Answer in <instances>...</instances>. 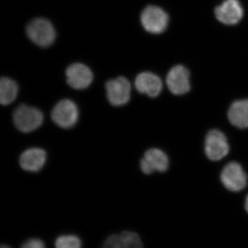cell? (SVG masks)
I'll list each match as a JSON object with an SVG mask.
<instances>
[{
  "label": "cell",
  "mask_w": 248,
  "mask_h": 248,
  "mask_svg": "<svg viewBox=\"0 0 248 248\" xmlns=\"http://www.w3.org/2000/svg\"><path fill=\"white\" fill-rule=\"evenodd\" d=\"M135 85L139 92L152 98L158 97L163 89L162 81L159 77L151 72L139 74L135 79Z\"/></svg>",
  "instance_id": "7c38bea8"
},
{
  "label": "cell",
  "mask_w": 248,
  "mask_h": 248,
  "mask_svg": "<svg viewBox=\"0 0 248 248\" xmlns=\"http://www.w3.org/2000/svg\"><path fill=\"white\" fill-rule=\"evenodd\" d=\"M222 185L232 192H239L247 187L248 177L244 168L236 161L228 163L220 174Z\"/></svg>",
  "instance_id": "3957f363"
},
{
  "label": "cell",
  "mask_w": 248,
  "mask_h": 248,
  "mask_svg": "<svg viewBox=\"0 0 248 248\" xmlns=\"http://www.w3.org/2000/svg\"><path fill=\"white\" fill-rule=\"evenodd\" d=\"M51 118L54 123L60 128H73L79 119L78 106L70 99L60 101L52 110Z\"/></svg>",
  "instance_id": "5b68a950"
},
{
  "label": "cell",
  "mask_w": 248,
  "mask_h": 248,
  "mask_svg": "<svg viewBox=\"0 0 248 248\" xmlns=\"http://www.w3.org/2000/svg\"><path fill=\"white\" fill-rule=\"evenodd\" d=\"M169 156L159 148L148 149L140 161V169L146 174L154 172H165L169 169Z\"/></svg>",
  "instance_id": "ba28073f"
},
{
  "label": "cell",
  "mask_w": 248,
  "mask_h": 248,
  "mask_svg": "<svg viewBox=\"0 0 248 248\" xmlns=\"http://www.w3.org/2000/svg\"><path fill=\"white\" fill-rule=\"evenodd\" d=\"M21 248H46V246L42 240L32 238L25 241Z\"/></svg>",
  "instance_id": "d6986e66"
},
{
  "label": "cell",
  "mask_w": 248,
  "mask_h": 248,
  "mask_svg": "<svg viewBox=\"0 0 248 248\" xmlns=\"http://www.w3.org/2000/svg\"><path fill=\"white\" fill-rule=\"evenodd\" d=\"M231 151L226 135L218 129H212L205 135L204 153L209 160L218 161L224 159Z\"/></svg>",
  "instance_id": "7a4b0ae2"
},
{
  "label": "cell",
  "mask_w": 248,
  "mask_h": 248,
  "mask_svg": "<svg viewBox=\"0 0 248 248\" xmlns=\"http://www.w3.org/2000/svg\"><path fill=\"white\" fill-rule=\"evenodd\" d=\"M1 248H11L10 246L7 245H1Z\"/></svg>",
  "instance_id": "44dd1931"
},
{
  "label": "cell",
  "mask_w": 248,
  "mask_h": 248,
  "mask_svg": "<svg viewBox=\"0 0 248 248\" xmlns=\"http://www.w3.org/2000/svg\"><path fill=\"white\" fill-rule=\"evenodd\" d=\"M141 22L145 30L153 34L164 32L169 24L167 14L156 6H148L141 15Z\"/></svg>",
  "instance_id": "52a82bcc"
},
{
  "label": "cell",
  "mask_w": 248,
  "mask_h": 248,
  "mask_svg": "<svg viewBox=\"0 0 248 248\" xmlns=\"http://www.w3.org/2000/svg\"><path fill=\"white\" fill-rule=\"evenodd\" d=\"M230 123L236 128H248V99H239L232 103L228 110Z\"/></svg>",
  "instance_id": "5bb4252c"
},
{
  "label": "cell",
  "mask_w": 248,
  "mask_h": 248,
  "mask_svg": "<svg viewBox=\"0 0 248 248\" xmlns=\"http://www.w3.org/2000/svg\"><path fill=\"white\" fill-rule=\"evenodd\" d=\"M47 155L45 150L31 148L23 152L19 157L21 168L28 172H38L45 166Z\"/></svg>",
  "instance_id": "4fadbf2b"
},
{
  "label": "cell",
  "mask_w": 248,
  "mask_h": 248,
  "mask_svg": "<svg viewBox=\"0 0 248 248\" xmlns=\"http://www.w3.org/2000/svg\"><path fill=\"white\" fill-rule=\"evenodd\" d=\"M17 94V83L9 78H1L0 81V103L1 105L8 106L14 102Z\"/></svg>",
  "instance_id": "9a60e30c"
},
{
  "label": "cell",
  "mask_w": 248,
  "mask_h": 248,
  "mask_svg": "<svg viewBox=\"0 0 248 248\" xmlns=\"http://www.w3.org/2000/svg\"><path fill=\"white\" fill-rule=\"evenodd\" d=\"M13 120L19 131L24 133H31L42 125L44 115L37 108L21 104L15 110Z\"/></svg>",
  "instance_id": "6da1fadb"
},
{
  "label": "cell",
  "mask_w": 248,
  "mask_h": 248,
  "mask_svg": "<svg viewBox=\"0 0 248 248\" xmlns=\"http://www.w3.org/2000/svg\"><path fill=\"white\" fill-rule=\"evenodd\" d=\"M215 13L220 22L226 25H234L242 19L244 9L239 0H226L217 6Z\"/></svg>",
  "instance_id": "8fae6325"
},
{
  "label": "cell",
  "mask_w": 248,
  "mask_h": 248,
  "mask_svg": "<svg viewBox=\"0 0 248 248\" xmlns=\"http://www.w3.org/2000/svg\"><path fill=\"white\" fill-rule=\"evenodd\" d=\"M107 99L113 107H122L128 104L131 94V85L124 77L109 80L106 84Z\"/></svg>",
  "instance_id": "8992f818"
},
{
  "label": "cell",
  "mask_w": 248,
  "mask_h": 248,
  "mask_svg": "<svg viewBox=\"0 0 248 248\" xmlns=\"http://www.w3.org/2000/svg\"><path fill=\"white\" fill-rule=\"evenodd\" d=\"M67 83L73 89H87L93 81V72L89 67L81 63H73L66 72Z\"/></svg>",
  "instance_id": "30bf717a"
},
{
  "label": "cell",
  "mask_w": 248,
  "mask_h": 248,
  "mask_svg": "<svg viewBox=\"0 0 248 248\" xmlns=\"http://www.w3.org/2000/svg\"><path fill=\"white\" fill-rule=\"evenodd\" d=\"M102 248H122L120 236L118 234H112L104 241Z\"/></svg>",
  "instance_id": "ac0fdd59"
},
{
  "label": "cell",
  "mask_w": 248,
  "mask_h": 248,
  "mask_svg": "<svg viewBox=\"0 0 248 248\" xmlns=\"http://www.w3.org/2000/svg\"><path fill=\"white\" fill-rule=\"evenodd\" d=\"M244 207L245 210H246V211L247 212L248 214V195L247 197H246V200H245Z\"/></svg>",
  "instance_id": "ffe728a7"
},
{
  "label": "cell",
  "mask_w": 248,
  "mask_h": 248,
  "mask_svg": "<svg viewBox=\"0 0 248 248\" xmlns=\"http://www.w3.org/2000/svg\"><path fill=\"white\" fill-rule=\"evenodd\" d=\"M55 248H81L82 241L76 235L65 234L55 240Z\"/></svg>",
  "instance_id": "e0dca14e"
},
{
  "label": "cell",
  "mask_w": 248,
  "mask_h": 248,
  "mask_svg": "<svg viewBox=\"0 0 248 248\" xmlns=\"http://www.w3.org/2000/svg\"><path fill=\"white\" fill-rule=\"evenodd\" d=\"M122 248H143L140 235L135 232L124 231L120 234Z\"/></svg>",
  "instance_id": "2e32d148"
},
{
  "label": "cell",
  "mask_w": 248,
  "mask_h": 248,
  "mask_svg": "<svg viewBox=\"0 0 248 248\" xmlns=\"http://www.w3.org/2000/svg\"><path fill=\"white\" fill-rule=\"evenodd\" d=\"M166 84L174 95L187 94L191 89L190 72L182 65L173 67L168 73Z\"/></svg>",
  "instance_id": "9c48e42d"
},
{
  "label": "cell",
  "mask_w": 248,
  "mask_h": 248,
  "mask_svg": "<svg viewBox=\"0 0 248 248\" xmlns=\"http://www.w3.org/2000/svg\"><path fill=\"white\" fill-rule=\"evenodd\" d=\"M27 33L32 42L41 47L50 46L56 37L53 24L45 18H36L31 21L27 26Z\"/></svg>",
  "instance_id": "277c9868"
}]
</instances>
